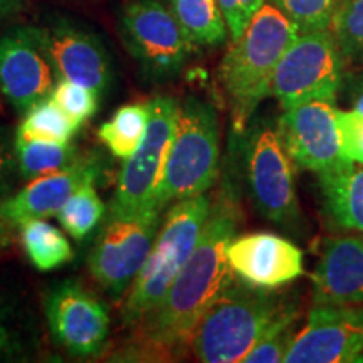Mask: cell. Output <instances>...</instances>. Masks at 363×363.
Returning <instances> with one entry per match:
<instances>
[{
	"label": "cell",
	"mask_w": 363,
	"mask_h": 363,
	"mask_svg": "<svg viewBox=\"0 0 363 363\" xmlns=\"http://www.w3.org/2000/svg\"><path fill=\"white\" fill-rule=\"evenodd\" d=\"M298 34L278 9L264 4L244 33L233 40L219 66V83L234 130L246 128L262 99L271 96L276 67Z\"/></svg>",
	"instance_id": "2"
},
{
	"label": "cell",
	"mask_w": 363,
	"mask_h": 363,
	"mask_svg": "<svg viewBox=\"0 0 363 363\" xmlns=\"http://www.w3.org/2000/svg\"><path fill=\"white\" fill-rule=\"evenodd\" d=\"M238 207L229 194H220L211 207L192 256L155 310L140 321L138 350L147 357L172 358L190 350L199 320L234 281L227 249L235 238Z\"/></svg>",
	"instance_id": "1"
},
{
	"label": "cell",
	"mask_w": 363,
	"mask_h": 363,
	"mask_svg": "<svg viewBox=\"0 0 363 363\" xmlns=\"http://www.w3.org/2000/svg\"><path fill=\"white\" fill-rule=\"evenodd\" d=\"M19 352V345L13 340L12 331L4 321V316L0 315V358H9Z\"/></svg>",
	"instance_id": "33"
},
{
	"label": "cell",
	"mask_w": 363,
	"mask_h": 363,
	"mask_svg": "<svg viewBox=\"0 0 363 363\" xmlns=\"http://www.w3.org/2000/svg\"><path fill=\"white\" fill-rule=\"evenodd\" d=\"M54 74L38 27H13L0 38V91L17 111L48 98Z\"/></svg>",
	"instance_id": "14"
},
{
	"label": "cell",
	"mask_w": 363,
	"mask_h": 363,
	"mask_svg": "<svg viewBox=\"0 0 363 363\" xmlns=\"http://www.w3.org/2000/svg\"><path fill=\"white\" fill-rule=\"evenodd\" d=\"M299 34L328 30L343 0H269Z\"/></svg>",
	"instance_id": "26"
},
{
	"label": "cell",
	"mask_w": 363,
	"mask_h": 363,
	"mask_svg": "<svg viewBox=\"0 0 363 363\" xmlns=\"http://www.w3.org/2000/svg\"><path fill=\"white\" fill-rule=\"evenodd\" d=\"M360 362H363V357H362V358H360Z\"/></svg>",
	"instance_id": "38"
},
{
	"label": "cell",
	"mask_w": 363,
	"mask_h": 363,
	"mask_svg": "<svg viewBox=\"0 0 363 363\" xmlns=\"http://www.w3.org/2000/svg\"><path fill=\"white\" fill-rule=\"evenodd\" d=\"M45 318L52 338L72 357H96L106 347L108 308L78 281L54 286L45 298Z\"/></svg>",
	"instance_id": "12"
},
{
	"label": "cell",
	"mask_w": 363,
	"mask_h": 363,
	"mask_svg": "<svg viewBox=\"0 0 363 363\" xmlns=\"http://www.w3.org/2000/svg\"><path fill=\"white\" fill-rule=\"evenodd\" d=\"M211 207L212 202L206 194L174 203L121 306L125 326H136L160 305L182 267L192 256Z\"/></svg>",
	"instance_id": "4"
},
{
	"label": "cell",
	"mask_w": 363,
	"mask_h": 363,
	"mask_svg": "<svg viewBox=\"0 0 363 363\" xmlns=\"http://www.w3.org/2000/svg\"><path fill=\"white\" fill-rule=\"evenodd\" d=\"M293 165L278 130L269 125L252 130L246 147L249 195L262 217L284 227L296 225L301 217Z\"/></svg>",
	"instance_id": "10"
},
{
	"label": "cell",
	"mask_w": 363,
	"mask_h": 363,
	"mask_svg": "<svg viewBox=\"0 0 363 363\" xmlns=\"http://www.w3.org/2000/svg\"><path fill=\"white\" fill-rule=\"evenodd\" d=\"M162 208L123 216H108L88 257L91 276L113 299H120L131 288L147 261L158 230Z\"/></svg>",
	"instance_id": "7"
},
{
	"label": "cell",
	"mask_w": 363,
	"mask_h": 363,
	"mask_svg": "<svg viewBox=\"0 0 363 363\" xmlns=\"http://www.w3.org/2000/svg\"><path fill=\"white\" fill-rule=\"evenodd\" d=\"M224 13L230 39H238L266 0H217Z\"/></svg>",
	"instance_id": "31"
},
{
	"label": "cell",
	"mask_w": 363,
	"mask_h": 363,
	"mask_svg": "<svg viewBox=\"0 0 363 363\" xmlns=\"http://www.w3.org/2000/svg\"><path fill=\"white\" fill-rule=\"evenodd\" d=\"M121 35L148 79L167 81L180 74L194 43L174 12L158 0H133L121 13Z\"/></svg>",
	"instance_id": "8"
},
{
	"label": "cell",
	"mask_w": 363,
	"mask_h": 363,
	"mask_svg": "<svg viewBox=\"0 0 363 363\" xmlns=\"http://www.w3.org/2000/svg\"><path fill=\"white\" fill-rule=\"evenodd\" d=\"M345 66L347 61L330 29L298 34L276 67L271 96L283 110L306 101L335 103L343 88Z\"/></svg>",
	"instance_id": "6"
},
{
	"label": "cell",
	"mask_w": 363,
	"mask_h": 363,
	"mask_svg": "<svg viewBox=\"0 0 363 363\" xmlns=\"http://www.w3.org/2000/svg\"><path fill=\"white\" fill-rule=\"evenodd\" d=\"M9 242H11V238H9V233H2V230H0V249L6 247Z\"/></svg>",
	"instance_id": "36"
},
{
	"label": "cell",
	"mask_w": 363,
	"mask_h": 363,
	"mask_svg": "<svg viewBox=\"0 0 363 363\" xmlns=\"http://www.w3.org/2000/svg\"><path fill=\"white\" fill-rule=\"evenodd\" d=\"M22 6H24V0H0V19L19 12Z\"/></svg>",
	"instance_id": "35"
},
{
	"label": "cell",
	"mask_w": 363,
	"mask_h": 363,
	"mask_svg": "<svg viewBox=\"0 0 363 363\" xmlns=\"http://www.w3.org/2000/svg\"><path fill=\"white\" fill-rule=\"evenodd\" d=\"M148 103H133L118 108L111 120L103 123L98 130V138L110 150L113 157L126 160L133 155L142 143L148 126Z\"/></svg>",
	"instance_id": "23"
},
{
	"label": "cell",
	"mask_w": 363,
	"mask_h": 363,
	"mask_svg": "<svg viewBox=\"0 0 363 363\" xmlns=\"http://www.w3.org/2000/svg\"><path fill=\"white\" fill-rule=\"evenodd\" d=\"M101 163L93 155H79L66 169L30 180L19 192L0 202V216L11 225L57 216L81 185L96 182Z\"/></svg>",
	"instance_id": "17"
},
{
	"label": "cell",
	"mask_w": 363,
	"mask_h": 363,
	"mask_svg": "<svg viewBox=\"0 0 363 363\" xmlns=\"http://www.w3.org/2000/svg\"><path fill=\"white\" fill-rule=\"evenodd\" d=\"M276 130L298 169L321 175L353 165L342 152L338 110L333 103L306 101L284 108Z\"/></svg>",
	"instance_id": "11"
},
{
	"label": "cell",
	"mask_w": 363,
	"mask_h": 363,
	"mask_svg": "<svg viewBox=\"0 0 363 363\" xmlns=\"http://www.w3.org/2000/svg\"><path fill=\"white\" fill-rule=\"evenodd\" d=\"M298 311L294 306H289L278 320L269 326V330L259 338V342L252 347L244 362L249 363H278L284 362L296 337Z\"/></svg>",
	"instance_id": "27"
},
{
	"label": "cell",
	"mask_w": 363,
	"mask_h": 363,
	"mask_svg": "<svg viewBox=\"0 0 363 363\" xmlns=\"http://www.w3.org/2000/svg\"><path fill=\"white\" fill-rule=\"evenodd\" d=\"M227 259L240 281L272 291L305 272L301 249L271 233L234 238L227 249Z\"/></svg>",
	"instance_id": "16"
},
{
	"label": "cell",
	"mask_w": 363,
	"mask_h": 363,
	"mask_svg": "<svg viewBox=\"0 0 363 363\" xmlns=\"http://www.w3.org/2000/svg\"><path fill=\"white\" fill-rule=\"evenodd\" d=\"M98 91L69 79H57L51 96L72 120L83 125L98 111Z\"/></svg>",
	"instance_id": "29"
},
{
	"label": "cell",
	"mask_w": 363,
	"mask_h": 363,
	"mask_svg": "<svg viewBox=\"0 0 363 363\" xmlns=\"http://www.w3.org/2000/svg\"><path fill=\"white\" fill-rule=\"evenodd\" d=\"M43 33L44 48L57 79H69L104 93L111 84V59L98 35L69 21H57Z\"/></svg>",
	"instance_id": "15"
},
{
	"label": "cell",
	"mask_w": 363,
	"mask_h": 363,
	"mask_svg": "<svg viewBox=\"0 0 363 363\" xmlns=\"http://www.w3.org/2000/svg\"><path fill=\"white\" fill-rule=\"evenodd\" d=\"M363 357V306L315 305L284 362L352 363Z\"/></svg>",
	"instance_id": "13"
},
{
	"label": "cell",
	"mask_w": 363,
	"mask_h": 363,
	"mask_svg": "<svg viewBox=\"0 0 363 363\" xmlns=\"http://www.w3.org/2000/svg\"><path fill=\"white\" fill-rule=\"evenodd\" d=\"M16 169V148H12L11 143H9L6 131L0 130V199L6 197L7 190L11 189L12 175Z\"/></svg>",
	"instance_id": "32"
},
{
	"label": "cell",
	"mask_w": 363,
	"mask_h": 363,
	"mask_svg": "<svg viewBox=\"0 0 363 363\" xmlns=\"http://www.w3.org/2000/svg\"><path fill=\"white\" fill-rule=\"evenodd\" d=\"M325 216L335 227L363 234V169L357 163L318 175Z\"/></svg>",
	"instance_id": "19"
},
{
	"label": "cell",
	"mask_w": 363,
	"mask_h": 363,
	"mask_svg": "<svg viewBox=\"0 0 363 363\" xmlns=\"http://www.w3.org/2000/svg\"><path fill=\"white\" fill-rule=\"evenodd\" d=\"M289 306L272 289L233 281L199 320L190 338V352L206 363L244 362Z\"/></svg>",
	"instance_id": "3"
},
{
	"label": "cell",
	"mask_w": 363,
	"mask_h": 363,
	"mask_svg": "<svg viewBox=\"0 0 363 363\" xmlns=\"http://www.w3.org/2000/svg\"><path fill=\"white\" fill-rule=\"evenodd\" d=\"M106 207L99 199L94 182L81 185L57 212L59 224L76 240H84L103 220Z\"/></svg>",
	"instance_id": "25"
},
{
	"label": "cell",
	"mask_w": 363,
	"mask_h": 363,
	"mask_svg": "<svg viewBox=\"0 0 363 363\" xmlns=\"http://www.w3.org/2000/svg\"><path fill=\"white\" fill-rule=\"evenodd\" d=\"M169 4L194 45L225 43L229 29L217 0H169Z\"/></svg>",
	"instance_id": "20"
},
{
	"label": "cell",
	"mask_w": 363,
	"mask_h": 363,
	"mask_svg": "<svg viewBox=\"0 0 363 363\" xmlns=\"http://www.w3.org/2000/svg\"><path fill=\"white\" fill-rule=\"evenodd\" d=\"M350 101H352V110H355L363 115V72L355 79V83L352 84Z\"/></svg>",
	"instance_id": "34"
},
{
	"label": "cell",
	"mask_w": 363,
	"mask_h": 363,
	"mask_svg": "<svg viewBox=\"0 0 363 363\" xmlns=\"http://www.w3.org/2000/svg\"><path fill=\"white\" fill-rule=\"evenodd\" d=\"M24 251L39 271H52L67 264L74 256L66 235L44 219L27 220L21 225Z\"/></svg>",
	"instance_id": "22"
},
{
	"label": "cell",
	"mask_w": 363,
	"mask_h": 363,
	"mask_svg": "<svg viewBox=\"0 0 363 363\" xmlns=\"http://www.w3.org/2000/svg\"><path fill=\"white\" fill-rule=\"evenodd\" d=\"M330 30L347 65L363 66V0H343Z\"/></svg>",
	"instance_id": "28"
},
{
	"label": "cell",
	"mask_w": 363,
	"mask_h": 363,
	"mask_svg": "<svg viewBox=\"0 0 363 363\" xmlns=\"http://www.w3.org/2000/svg\"><path fill=\"white\" fill-rule=\"evenodd\" d=\"M150 118L142 143L121 167L115 197L108 216H123L153 206L167 157L174 140L180 104L172 96H157L148 101Z\"/></svg>",
	"instance_id": "9"
},
{
	"label": "cell",
	"mask_w": 363,
	"mask_h": 363,
	"mask_svg": "<svg viewBox=\"0 0 363 363\" xmlns=\"http://www.w3.org/2000/svg\"><path fill=\"white\" fill-rule=\"evenodd\" d=\"M338 125L345 158L363 165V115L355 110H338Z\"/></svg>",
	"instance_id": "30"
},
{
	"label": "cell",
	"mask_w": 363,
	"mask_h": 363,
	"mask_svg": "<svg viewBox=\"0 0 363 363\" xmlns=\"http://www.w3.org/2000/svg\"><path fill=\"white\" fill-rule=\"evenodd\" d=\"M220 133L212 104L189 96L180 104L179 120L153 206L165 208L172 202L206 194L219 175Z\"/></svg>",
	"instance_id": "5"
},
{
	"label": "cell",
	"mask_w": 363,
	"mask_h": 363,
	"mask_svg": "<svg viewBox=\"0 0 363 363\" xmlns=\"http://www.w3.org/2000/svg\"><path fill=\"white\" fill-rule=\"evenodd\" d=\"M13 148H16L17 170L26 180H34L38 177L66 169L79 157L78 147L71 142H45V140L24 138L21 135H16Z\"/></svg>",
	"instance_id": "21"
},
{
	"label": "cell",
	"mask_w": 363,
	"mask_h": 363,
	"mask_svg": "<svg viewBox=\"0 0 363 363\" xmlns=\"http://www.w3.org/2000/svg\"><path fill=\"white\" fill-rule=\"evenodd\" d=\"M81 123L67 115L51 96L40 99L26 111L16 135L45 142L69 143L79 131Z\"/></svg>",
	"instance_id": "24"
},
{
	"label": "cell",
	"mask_w": 363,
	"mask_h": 363,
	"mask_svg": "<svg viewBox=\"0 0 363 363\" xmlns=\"http://www.w3.org/2000/svg\"><path fill=\"white\" fill-rule=\"evenodd\" d=\"M0 230H2V233H9V229H7V222L4 220V217L0 216Z\"/></svg>",
	"instance_id": "37"
},
{
	"label": "cell",
	"mask_w": 363,
	"mask_h": 363,
	"mask_svg": "<svg viewBox=\"0 0 363 363\" xmlns=\"http://www.w3.org/2000/svg\"><path fill=\"white\" fill-rule=\"evenodd\" d=\"M311 283L315 305L363 306V238L325 239Z\"/></svg>",
	"instance_id": "18"
}]
</instances>
